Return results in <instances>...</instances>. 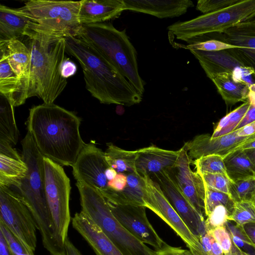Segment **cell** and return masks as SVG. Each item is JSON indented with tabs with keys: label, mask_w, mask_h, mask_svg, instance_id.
Wrapping results in <instances>:
<instances>
[{
	"label": "cell",
	"mask_w": 255,
	"mask_h": 255,
	"mask_svg": "<svg viewBox=\"0 0 255 255\" xmlns=\"http://www.w3.org/2000/svg\"><path fill=\"white\" fill-rule=\"evenodd\" d=\"M240 0H199L196 9L203 14L217 11L230 6Z\"/></svg>",
	"instance_id": "43"
},
{
	"label": "cell",
	"mask_w": 255,
	"mask_h": 255,
	"mask_svg": "<svg viewBox=\"0 0 255 255\" xmlns=\"http://www.w3.org/2000/svg\"><path fill=\"white\" fill-rule=\"evenodd\" d=\"M135 161L136 172L150 176L162 170L176 167L182 151L167 150L152 145L137 150Z\"/></svg>",
	"instance_id": "20"
},
{
	"label": "cell",
	"mask_w": 255,
	"mask_h": 255,
	"mask_svg": "<svg viewBox=\"0 0 255 255\" xmlns=\"http://www.w3.org/2000/svg\"><path fill=\"white\" fill-rule=\"evenodd\" d=\"M28 168L12 145L0 141V186L11 188L24 178Z\"/></svg>",
	"instance_id": "23"
},
{
	"label": "cell",
	"mask_w": 255,
	"mask_h": 255,
	"mask_svg": "<svg viewBox=\"0 0 255 255\" xmlns=\"http://www.w3.org/2000/svg\"><path fill=\"white\" fill-rule=\"evenodd\" d=\"M244 151L255 167V148L253 149H244Z\"/></svg>",
	"instance_id": "55"
},
{
	"label": "cell",
	"mask_w": 255,
	"mask_h": 255,
	"mask_svg": "<svg viewBox=\"0 0 255 255\" xmlns=\"http://www.w3.org/2000/svg\"><path fill=\"white\" fill-rule=\"evenodd\" d=\"M230 215L229 212L224 206L220 205L216 207L205 220L207 231L225 226L226 223L229 221Z\"/></svg>",
	"instance_id": "42"
},
{
	"label": "cell",
	"mask_w": 255,
	"mask_h": 255,
	"mask_svg": "<svg viewBox=\"0 0 255 255\" xmlns=\"http://www.w3.org/2000/svg\"><path fill=\"white\" fill-rule=\"evenodd\" d=\"M77 71L76 65L69 58H66L62 63L61 73L62 76L66 79L74 75Z\"/></svg>",
	"instance_id": "47"
},
{
	"label": "cell",
	"mask_w": 255,
	"mask_h": 255,
	"mask_svg": "<svg viewBox=\"0 0 255 255\" xmlns=\"http://www.w3.org/2000/svg\"><path fill=\"white\" fill-rule=\"evenodd\" d=\"M0 221L34 252L37 227L34 218L19 195L4 186H0Z\"/></svg>",
	"instance_id": "11"
},
{
	"label": "cell",
	"mask_w": 255,
	"mask_h": 255,
	"mask_svg": "<svg viewBox=\"0 0 255 255\" xmlns=\"http://www.w3.org/2000/svg\"><path fill=\"white\" fill-rule=\"evenodd\" d=\"M200 175L206 186L229 194L232 181L227 175L220 173L204 174Z\"/></svg>",
	"instance_id": "40"
},
{
	"label": "cell",
	"mask_w": 255,
	"mask_h": 255,
	"mask_svg": "<svg viewBox=\"0 0 255 255\" xmlns=\"http://www.w3.org/2000/svg\"><path fill=\"white\" fill-rule=\"evenodd\" d=\"M22 154L28 170L14 191L31 212L44 248L51 255H65L55 240L45 195L44 156L28 131L21 141Z\"/></svg>",
	"instance_id": "4"
},
{
	"label": "cell",
	"mask_w": 255,
	"mask_h": 255,
	"mask_svg": "<svg viewBox=\"0 0 255 255\" xmlns=\"http://www.w3.org/2000/svg\"><path fill=\"white\" fill-rule=\"evenodd\" d=\"M127 184L123 190L115 191L108 188L99 191L107 199L114 201L144 206L143 201V181L141 175L137 172L126 174Z\"/></svg>",
	"instance_id": "27"
},
{
	"label": "cell",
	"mask_w": 255,
	"mask_h": 255,
	"mask_svg": "<svg viewBox=\"0 0 255 255\" xmlns=\"http://www.w3.org/2000/svg\"><path fill=\"white\" fill-rule=\"evenodd\" d=\"M126 31L104 22L82 25L75 36L94 47L142 96L145 83L139 74L136 51Z\"/></svg>",
	"instance_id": "5"
},
{
	"label": "cell",
	"mask_w": 255,
	"mask_h": 255,
	"mask_svg": "<svg viewBox=\"0 0 255 255\" xmlns=\"http://www.w3.org/2000/svg\"><path fill=\"white\" fill-rule=\"evenodd\" d=\"M18 139V130L14 116V107L0 93V141L15 145Z\"/></svg>",
	"instance_id": "30"
},
{
	"label": "cell",
	"mask_w": 255,
	"mask_h": 255,
	"mask_svg": "<svg viewBox=\"0 0 255 255\" xmlns=\"http://www.w3.org/2000/svg\"><path fill=\"white\" fill-rule=\"evenodd\" d=\"M105 200L115 217L139 241L150 245L155 250H159L167 244L148 221L145 207Z\"/></svg>",
	"instance_id": "13"
},
{
	"label": "cell",
	"mask_w": 255,
	"mask_h": 255,
	"mask_svg": "<svg viewBox=\"0 0 255 255\" xmlns=\"http://www.w3.org/2000/svg\"><path fill=\"white\" fill-rule=\"evenodd\" d=\"M143 181L144 207L165 222L183 240L192 253L204 254L199 240L191 232L173 208L159 184L149 175H141Z\"/></svg>",
	"instance_id": "10"
},
{
	"label": "cell",
	"mask_w": 255,
	"mask_h": 255,
	"mask_svg": "<svg viewBox=\"0 0 255 255\" xmlns=\"http://www.w3.org/2000/svg\"><path fill=\"white\" fill-rule=\"evenodd\" d=\"M174 168L162 170L153 175L173 208L191 232L199 240L207 229L204 217L194 209L180 189Z\"/></svg>",
	"instance_id": "12"
},
{
	"label": "cell",
	"mask_w": 255,
	"mask_h": 255,
	"mask_svg": "<svg viewBox=\"0 0 255 255\" xmlns=\"http://www.w3.org/2000/svg\"><path fill=\"white\" fill-rule=\"evenodd\" d=\"M109 167L105 152L91 142L84 144L72 166L73 174L77 182L102 191L108 188L106 171Z\"/></svg>",
	"instance_id": "14"
},
{
	"label": "cell",
	"mask_w": 255,
	"mask_h": 255,
	"mask_svg": "<svg viewBox=\"0 0 255 255\" xmlns=\"http://www.w3.org/2000/svg\"><path fill=\"white\" fill-rule=\"evenodd\" d=\"M247 22H255V0H240L221 10L173 23L167 29L177 39L186 42L205 34L221 33Z\"/></svg>",
	"instance_id": "7"
},
{
	"label": "cell",
	"mask_w": 255,
	"mask_h": 255,
	"mask_svg": "<svg viewBox=\"0 0 255 255\" xmlns=\"http://www.w3.org/2000/svg\"><path fill=\"white\" fill-rule=\"evenodd\" d=\"M72 225L96 255H124L101 229L83 212L74 215Z\"/></svg>",
	"instance_id": "19"
},
{
	"label": "cell",
	"mask_w": 255,
	"mask_h": 255,
	"mask_svg": "<svg viewBox=\"0 0 255 255\" xmlns=\"http://www.w3.org/2000/svg\"><path fill=\"white\" fill-rule=\"evenodd\" d=\"M44 167L45 195L53 234L59 246L64 250L71 221L70 179L61 165L45 157Z\"/></svg>",
	"instance_id": "9"
},
{
	"label": "cell",
	"mask_w": 255,
	"mask_h": 255,
	"mask_svg": "<svg viewBox=\"0 0 255 255\" xmlns=\"http://www.w3.org/2000/svg\"><path fill=\"white\" fill-rule=\"evenodd\" d=\"M125 10L150 14L159 18L185 13L193 6L191 0H124Z\"/></svg>",
	"instance_id": "21"
},
{
	"label": "cell",
	"mask_w": 255,
	"mask_h": 255,
	"mask_svg": "<svg viewBox=\"0 0 255 255\" xmlns=\"http://www.w3.org/2000/svg\"><path fill=\"white\" fill-rule=\"evenodd\" d=\"M220 33V40L235 46L227 51L255 76V22L239 24Z\"/></svg>",
	"instance_id": "16"
},
{
	"label": "cell",
	"mask_w": 255,
	"mask_h": 255,
	"mask_svg": "<svg viewBox=\"0 0 255 255\" xmlns=\"http://www.w3.org/2000/svg\"><path fill=\"white\" fill-rule=\"evenodd\" d=\"M253 148H255V139L245 143L239 148V149H242L243 150Z\"/></svg>",
	"instance_id": "56"
},
{
	"label": "cell",
	"mask_w": 255,
	"mask_h": 255,
	"mask_svg": "<svg viewBox=\"0 0 255 255\" xmlns=\"http://www.w3.org/2000/svg\"><path fill=\"white\" fill-rule=\"evenodd\" d=\"M250 93L255 97V83L250 86Z\"/></svg>",
	"instance_id": "57"
},
{
	"label": "cell",
	"mask_w": 255,
	"mask_h": 255,
	"mask_svg": "<svg viewBox=\"0 0 255 255\" xmlns=\"http://www.w3.org/2000/svg\"><path fill=\"white\" fill-rule=\"evenodd\" d=\"M153 255H193L190 250L173 247L166 244L161 249L153 251Z\"/></svg>",
	"instance_id": "45"
},
{
	"label": "cell",
	"mask_w": 255,
	"mask_h": 255,
	"mask_svg": "<svg viewBox=\"0 0 255 255\" xmlns=\"http://www.w3.org/2000/svg\"><path fill=\"white\" fill-rule=\"evenodd\" d=\"M253 202L254 203V204L255 205V198L253 200Z\"/></svg>",
	"instance_id": "60"
},
{
	"label": "cell",
	"mask_w": 255,
	"mask_h": 255,
	"mask_svg": "<svg viewBox=\"0 0 255 255\" xmlns=\"http://www.w3.org/2000/svg\"><path fill=\"white\" fill-rule=\"evenodd\" d=\"M241 227L251 245L255 248V223H248Z\"/></svg>",
	"instance_id": "49"
},
{
	"label": "cell",
	"mask_w": 255,
	"mask_h": 255,
	"mask_svg": "<svg viewBox=\"0 0 255 255\" xmlns=\"http://www.w3.org/2000/svg\"><path fill=\"white\" fill-rule=\"evenodd\" d=\"M250 105L248 98L243 104L224 117L218 123L211 137H217L234 131L246 114Z\"/></svg>",
	"instance_id": "32"
},
{
	"label": "cell",
	"mask_w": 255,
	"mask_h": 255,
	"mask_svg": "<svg viewBox=\"0 0 255 255\" xmlns=\"http://www.w3.org/2000/svg\"><path fill=\"white\" fill-rule=\"evenodd\" d=\"M0 255H15L10 248L5 237L0 230Z\"/></svg>",
	"instance_id": "50"
},
{
	"label": "cell",
	"mask_w": 255,
	"mask_h": 255,
	"mask_svg": "<svg viewBox=\"0 0 255 255\" xmlns=\"http://www.w3.org/2000/svg\"><path fill=\"white\" fill-rule=\"evenodd\" d=\"M0 51L5 54L9 65L19 80V88L14 104V107H17L19 94L27 77L30 67V52L26 45L18 39L0 41Z\"/></svg>",
	"instance_id": "24"
},
{
	"label": "cell",
	"mask_w": 255,
	"mask_h": 255,
	"mask_svg": "<svg viewBox=\"0 0 255 255\" xmlns=\"http://www.w3.org/2000/svg\"><path fill=\"white\" fill-rule=\"evenodd\" d=\"M81 119L58 105L43 103L29 109L28 131L44 157L60 165H73L83 148Z\"/></svg>",
	"instance_id": "1"
},
{
	"label": "cell",
	"mask_w": 255,
	"mask_h": 255,
	"mask_svg": "<svg viewBox=\"0 0 255 255\" xmlns=\"http://www.w3.org/2000/svg\"><path fill=\"white\" fill-rule=\"evenodd\" d=\"M66 52L80 63L86 88L101 103L131 106L142 101L128 80L94 47L71 34L63 35Z\"/></svg>",
	"instance_id": "3"
},
{
	"label": "cell",
	"mask_w": 255,
	"mask_h": 255,
	"mask_svg": "<svg viewBox=\"0 0 255 255\" xmlns=\"http://www.w3.org/2000/svg\"><path fill=\"white\" fill-rule=\"evenodd\" d=\"M31 21L18 8L0 4V41L24 36Z\"/></svg>",
	"instance_id": "25"
},
{
	"label": "cell",
	"mask_w": 255,
	"mask_h": 255,
	"mask_svg": "<svg viewBox=\"0 0 255 255\" xmlns=\"http://www.w3.org/2000/svg\"><path fill=\"white\" fill-rule=\"evenodd\" d=\"M80 1L30 0L19 10L28 17L29 26L43 32L76 36L82 25L78 14Z\"/></svg>",
	"instance_id": "8"
},
{
	"label": "cell",
	"mask_w": 255,
	"mask_h": 255,
	"mask_svg": "<svg viewBox=\"0 0 255 255\" xmlns=\"http://www.w3.org/2000/svg\"><path fill=\"white\" fill-rule=\"evenodd\" d=\"M208 231L221 245L224 255H250L234 243L231 234L225 226L219 227Z\"/></svg>",
	"instance_id": "37"
},
{
	"label": "cell",
	"mask_w": 255,
	"mask_h": 255,
	"mask_svg": "<svg viewBox=\"0 0 255 255\" xmlns=\"http://www.w3.org/2000/svg\"><path fill=\"white\" fill-rule=\"evenodd\" d=\"M238 132V129L215 138H212L211 135L207 133L201 134L185 142L184 145L191 161L212 154L224 157L255 139V133L248 136H240Z\"/></svg>",
	"instance_id": "15"
},
{
	"label": "cell",
	"mask_w": 255,
	"mask_h": 255,
	"mask_svg": "<svg viewBox=\"0 0 255 255\" xmlns=\"http://www.w3.org/2000/svg\"><path fill=\"white\" fill-rule=\"evenodd\" d=\"M118 172L113 168L109 167L106 171V176L108 182L116 177Z\"/></svg>",
	"instance_id": "54"
},
{
	"label": "cell",
	"mask_w": 255,
	"mask_h": 255,
	"mask_svg": "<svg viewBox=\"0 0 255 255\" xmlns=\"http://www.w3.org/2000/svg\"><path fill=\"white\" fill-rule=\"evenodd\" d=\"M107 148L104 152L105 157L110 167L114 169L118 173L127 174L137 172L135 169L137 150L124 149L111 142L107 143Z\"/></svg>",
	"instance_id": "29"
},
{
	"label": "cell",
	"mask_w": 255,
	"mask_h": 255,
	"mask_svg": "<svg viewBox=\"0 0 255 255\" xmlns=\"http://www.w3.org/2000/svg\"><path fill=\"white\" fill-rule=\"evenodd\" d=\"M190 51L198 59L210 79L214 74L227 73L232 74L236 80L245 82L250 86L252 84L249 78L254 74L253 70L238 61L227 49L213 52Z\"/></svg>",
	"instance_id": "17"
},
{
	"label": "cell",
	"mask_w": 255,
	"mask_h": 255,
	"mask_svg": "<svg viewBox=\"0 0 255 255\" xmlns=\"http://www.w3.org/2000/svg\"><path fill=\"white\" fill-rule=\"evenodd\" d=\"M191 163L195 165L196 172L200 175L220 173L227 175L223 157L219 154L202 156L191 161Z\"/></svg>",
	"instance_id": "34"
},
{
	"label": "cell",
	"mask_w": 255,
	"mask_h": 255,
	"mask_svg": "<svg viewBox=\"0 0 255 255\" xmlns=\"http://www.w3.org/2000/svg\"><path fill=\"white\" fill-rule=\"evenodd\" d=\"M225 226L230 233L233 241L238 247L250 255H255V248L251 245L241 226L234 225L229 221L226 223Z\"/></svg>",
	"instance_id": "38"
},
{
	"label": "cell",
	"mask_w": 255,
	"mask_h": 255,
	"mask_svg": "<svg viewBox=\"0 0 255 255\" xmlns=\"http://www.w3.org/2000/svg\"><path fill=\"white\" fill-rule=\"evenodd\" d=\"M0 230L15 255H34V252L18 239L1 221Z\"/></svg>",
	"instance_id": "39"
},
{
	"label": "cell",
	"mask_w": 255,
	"mask_h": 255,
	"mask_svg": "<svg viewBox=\"0 0 255 255\" xmlns=\"http://www.w3.org/2000/svg\"><path fill=\"white\" fill-rule=\"evenodd\" d=\"M193 255H207L206 254H202V255H201V254H199L198 253H191Z\"/></svg>",
	"instance_id": "58"
},
{
	"label": "cell",
	"mask_w": 255,
	"mask_h": 255,
	"mask_svg": "<svg viewBox=\"0 0 255 255\" xmlns=\"http://www.w3.org/2000/svg\"><path fill=\"white\" fill-rule=\"evenodd\" d=\"M76 186L82 210L96 223L124 255H148L151 251L130 234L112 214L105 199L97 189L80 182Z\"/></svg>",
	"instance_id": "6"
},
{
	"label": "cell",
	"mask_w": 255,
	"mask_h": 255,
	"mask_svg": "<svg viewBox=\"0 0 255 255\" xmlns=\"http://www.w3.org/2000/svg\"><path fill=\"white\" fill-rule=\"evenodd\" d=\"M210 79L227 106L248 100L250 85L245 82L236 80L232 74L218 73L213 75Z\"/></svg>",
	"instance_id": "26"
},
{
	"label": "cell",
	"mask_w": 255,
	"mask_h": 255,
	"mask_svg": "<svg viewBox=\"0 0 255 255\" xmlns=\"http://www.w3.org/2000/svg\"><path fill=\"white\" fill-rule=\"evenodd\" d=\"M65 255H82L79 250L68 237L64 244Z\"/></svg>",
	"instance_id": "51"
},
{
	"label": "cell",
	"mask_w": 255,
	"mask_h": 255,
	"mask_svg": "<svg viewBox=\"0 0 255 255\" xmlns=\"http://www.w3.org/2000/svg\"><path fill=\"white\" fill-rule=\"evenodd\" d=\"M209 255H224L221 245L215 239L213 241Z\"/></svg>",
	"instance_id": "53"
},
{
	"label": "cell",
	"mask_w": 255,
	"mask_h": 255,
	"mask_svg": "<svg viewBox=\"0 0 255 255\" xmlns=\"http://www.w3.org/2000/svg\"><path fill=\"white\" fill-rule=\"evenodd\" d=\"M19 85L18 77L11 68L5 54L0 51V93L14 107Z\"/></svg>",
	"instance_id": "31"
},
{
	"label": "cell",
	"mask_w": 255,
	"mask_h": 255,
	"mask_svg": "<svg viewBox=\"0 0 255 255\" xmlns=\"http://www.w3.org/2000/svg\"><path fill=\"white\" fill-rule=\"evenodd\" d=\"M205 215L207 217L217 206H224L232 214L235 201L228 193L212 189L205 185Z\"/></svg>",
	"instance_id": "33"
},
{
	"label": "cell",
	"mask_w": 255,
	"mask_h": 255,
	"mask_svg": "<svg viewBox=\"0 0 255 255\" xmlns=\"http://www.w3.org/2000/svg\"><path fill=\"white\" fill-rule=\"evenodd\" d=\"M240 136H248L255 133V122L238 129Z\"/></svg>",
	"instance_id": "52"
},
{
	"label": "cell",
	"mask_w": 255,
	"mask_h": 255,
	"mask_svg": "<svg viewBox=\"0 0 255 255\" xmlns=\"http://www.w3.org/2000/svg\"><path fill=\"white\" fill-rule=\"evenodd\" d=\"M127 184V175L124 173H118L112 180L108 182V188L115 191H122Z\"/></svg>",
	"instance_id": "46"
},
{
	"label": "cell",
	"mask_w": 255,
	"mask_h": 255,
	"mask_svg": "<svg viewBox=\"0 0 255 255\" xmlns=\"http://www.w3.org/2000/svg\"><path fill=\"white\" fill-rule=\"evenodd\" d=\"M153 250H151V251L150 252V253L148 255H153Z\"/></svg>",
	"instance_id": "59"
},
{
	"label": "cell",
	"mask_w": 255,
	"mask_h": 255,
	"mask_svg": "<svg viewBox=\"0 0 255 255\" xmlns=\"http://www.w3.org/2000/svg\"><path fill=\"white\" fill-rule=\"evenodd\" d=\"M248 98L250 101L249 108L245 116L235 128V130L239 129L255 122V97L250 93Z\"/></svg>",
	"instance_id": "44"
},
{
	"label": "cell",
	"mask_w": 255,
	"mask_h": 255,
	"mask_svg": "<svg viewBox=\"0 0 255 255\" xmlns=\"http://www.w3.org/2000/svg\"><path fill=\"white\" fill-rule=\"evenodd\" d=\"M228 176L232 181L255 178V167L244 150H234L223 157Z\"/></svg>",
	"instance_id": "28"
},
{
	"label": "cell",
	"mask_w": 255,
	"mask_h": 255,
	"mask_svg": "<svg viewBox=\"0 0 255 255\" xmlns=\"http://www.w3.org/2000/svg\"><path fill=\"white\" fill-rule=\"evenodd\" d=\"M229 194L235 202L253 201L255 198V178L232 181Z\"/></svg>",
	"instance_id": "35"
},
{
	"label": "cell",
	"mask_w": 255,
	"mask_h": 255,
	"mask_svg": "<svg viewBox=\"0 0 255 255\" xmlns=\"http://www.w3.org/2000/svg\"><path fill=\"white\" fill-rule=\"evenodd\" d=\"M24 36L31 54L27 77L19 94L18 106L36 96L44 103L52 104L67 84L61 69L66 58L63 36L49 33L29 26Z\"/></svg>",
	"instance_id": "2"
},
{
	"label": "cell",
	"mask_w": 255,
	"mask_h": 255,
	"mask_svg": "<svg viewBox=\"0 0 255 255\" xmlns=\"http://www.w3.org/2000/svg\"><path fill=\"white\" fill-rule=\"evenodd\" d=\"M180 47L189 50H198L206 52L218 51L235 47L234 46L215 39H206L193 44L181 45Z\"/></svg>",
	"instance_id": "41"
},
{
	"label": "cell",
	"mask_w": 255,
	"mask_h": 255,
	"mask_svg": "<svg viewBox=\"0 0 255 255\" xmlns=\"http://www.w3.org/2000/svg\"><path fill=\"white\" fill-rule=\"evenodd\" d=\"M229 220L235 222L236 225L240 226L248 223H255V205L253 201L236 202Z\"/></svg>",
	"instance_id": "36"
},
{
	"label": "cell",
	"mask_w": 255,
	"mask_h": 255,
	"mask_svg": "<svg viewBox=\"0 0 255 255\" xmlns=\"http://www.w3.org/2000/svg\"><path fill=\"white\" fill-rule=\"evenodd\" d=\"M214 239V237L209 231H208L199 239L203 250L207 255H209L210 254Z\"/></svg>",
	"instance_id": "48"
},
{
	"label": "cell",
	"mask_w": 255,
	"mask_h": 255,
	"mask_svg": "<svg viewBox=\"0 0 255 255\" xmlns=\"http://www.w3.org/2000/svg\"><path fill=\"white\" fill-rule=\"evenodd\" d=\"M125 10L124 0H82L79 21L82 25L104 22L117 17Z\"/></svg>",
	"instance_id": "22"
},
{
	"label": "cell",
	"mask_w": 255,
	"mask_h": 255,
	"mask_svg": "<svg viewBox=\"0 0 255 255\" xmlns=\"http://www.w3.org/2000/svg\"><path fill=\"white\" fill-rule=\"evenodd\" d=\"M175 171L178 185L183 194L201 215H205V185L201 176L192 170L187 151L183 145Z\"/></svg>",
	"instance_id": "18"
}]
</instances>
